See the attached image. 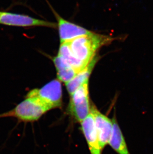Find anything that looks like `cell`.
Returning <instances> with one entry per match:
<instances>
[{
	"instance_id": "obj_9",
	"label": "cell",
	"mask_w": 153,
	"mask_h": 154,
	"mask_svg": "<svg viewBox=\"0 0 153 154\" xmlns=\"http://www.w3.org/2000/svg\"><path fill=\"white\" fill-rule=\"evenodd\" d=\"M112 121V131L108 144L118 154H130L116 115H114Z\"/></svg>"
},
{
	"instance_id": "obj_2",
	"label": "cell",
	"mask_w": 153,
	"mask_h": 154,
	"mask_svg": "<svg viewBox=\"0 0 153 154\" xmlns=\"http://www.w3.org/2000/svg\"><path fill=\"white\" fill-rule=\"evenodd\" d=\"M50 109L35 97H27L14 109L0 114V118L13 117L21 122L38 121Z\"/></svg>"
},
{
	"instance_id": "obj_10",
	"label": "cell",
	"mask_w": 153,
	"mask_h": 154,
	"mask_svg": "<svg viewBox=\"0 0 153 154\" xmlns=\"http://www.w3.org/2000/svg\"><path fill=\"white\" fill-rule=\"evenodd\" d=\"M53 61L56 69L57 79L60 82L67 83L78 74L67 61L59 55L54 57Z\"/></svg>"
},
{
	"instance_id": "obj_5",
	"label": "cell",
	"mask_w": 153,
	"mask_h": 154,
	"mask_svg": "<svg viewBox=\"0 0 153 154\" xmlns=\"http://www.w3.org/2000/svg\"><path fill=\"white\" fill-rule=\"evenodd\" d=\"M0 24L10 26H43L53 28L57 26L54 23L35 19L26 15L2 11H0Z\"/></svg>"
},
{
	"instance_id": "obj_3",
	"label": "cell",
	"mask_w": 153,
	"mask_h": 154,
	"mask_svg": "<svg viewBox=\"0 0 153 154\" xmlns=\"http://www.w3.org/2000/svg\"><path fill=\"white\" fill-rule=\"evenodd\" d=\"M70 96L68 113L76 121L81 123L91 112L88 82L79 87Z\"/></svg>"
},
{
	"instance_id": "obj_4",
	"label": "cell",
	"mask_w": 153,
	"mask_h": 154,
	"mask_svg": "<svg viewBox=\"0 0 153 154\" xmlns=\"http://www.w3.org/2000/svg\"><path fill=\"white\" fill-rule=\"evenodd\" d=\"M26 96L37 98L50 110L61 108L63 103L61 82L58 79L52 80L40 88L31 90Z\"/></svg>"
},
{
	"instance_id": "obj_6",
	"label": "cell",
	"mask_w": 153,
	"mask_h": 154,
	"mask_svg": "<svg viewBox=\"0 0 153 154\" xmlns=\"http://www.w3.org/2000/svg\"><path fill=\"white\" fill-rule=\"evenodd\" d=\"M91 112L94 117L98 141L103 150L108 144L111 137L113 124L112 119L103 114L92 105L91 107Z\"/></svg>"
},
{
	"instance_id": "obj_11",
	"label": "cell",
	"mask_w": 153,
	"mask_h": 154,
	"mask_svg": "<svg viewBox=\"0 0 153 154\" xmlns=\"http://www.w3.org/2000/svg\"><path fill=\"white\" fill-rule=\"evenodd\" d=\"M97 60V57H94L85 69L78 73L71 81L66 83L67 90L70 95L72 94L79 87L88 82L89 77Z\"/></svg>"
},
{
	"instance_id": "obj_7",
	"label": "cell",
	"mask_w": 153,
	"mask_h": 154,
	"mask_svg": "<svg viewBox=\"0 0 153 154\" xmlns=\"http://www.w3.org/2000/svg\"><path fill=\"white\" fill-rule=\"evenodd\" d=\"M54 13L58 20L57 26L61 44L72 41L79 37L91 35L94 33L82 26L65 20L55 11Z\"/></svg>"
},
{
	"instance_id": "obj_12",
	"label": "cell",
	"mask_w": 153,
	"mask_h": 154,
	"mask_svg": "<svg viewBox=\"0 0 153 154\" xmlns=\"http://www.w3.org/2000/svg\"><path fill=\"white\" fill-rule=\"evenodd\" d=\"M58 55L66 60L78 73L85 69L88 66H86L84 63L76 60L73 56L68 42L61 44Z\"/></svg>"
},
{
	"instance_id": "obj_8",
	"label": "cell",
	"mask_w": 153,
	"mask_h": 154,
	"mask_svg": "<svg viewBox=\"0 0 153 154\" xmlns=\"http://www.w3.org/2000/svg\"><path fill=\"white\" fill-rule=\"evenodd\" d=\"M80 123L81 130L87 141L91 154H101L103 150L98 141L94 117L91 112Z\"/></svg>"
},
{
	"instance_id": "obj_1",
	"label": "cell",
	"mask_w": 153,
	"mask_h": 154,
	"mask_svg": "<svg viewBox=\"0 0 153 154\" xmlns=\"http://www.w3.org/2000/svg\"><path fill=\"white\" fill-rule=\"evenodd\" d=\"M112 41L111 37L94 32L69 41L68 44L73 56L88 66L95 57L97 51Z\"/></svg>"
}]
</instances>
